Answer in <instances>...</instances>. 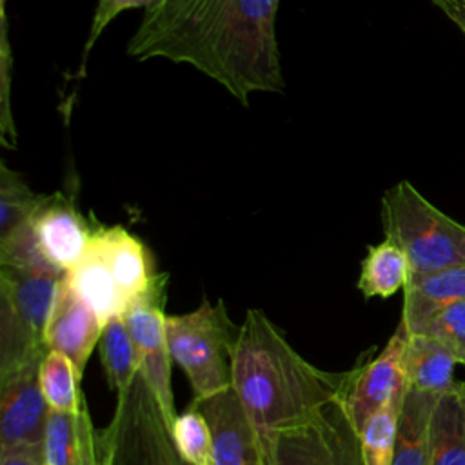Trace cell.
Segmentation results:
<instances>
[{
  "label": "cell",
  "mask_w": 465,
  "mask_h": 465,
  "mask_svg": "<svg viewBox=\"0 0 465 465\" xmlns=\"http://www.w3.org/2000/svg\"><path fill=\"white\" fill-rule=\"evenodd\" d=\"M280 0H160L145 9L129 40L136 60L189 64L243 105L249 94L282 93L276 40Z\"/></svg>",
  "instance_id": "6da1fadb"
},
{
  "label": "cell",
  "mask_w": 465,
  "mask_h": 465,
  "mask_svg": "<svg viewBox=\"0 0 465 465\" xmlns=\"http://www.w3.org/2000/svg\"><path fill=\"white\" fill-rule=\"evenodd\" d=\"M347 372L305 360L260 309H249L234 340L231 387L265 440L343 400Z\"/></svg>",
  "instance_id": "7a4b0ae2"
},
{
  "label": "cell",
  "mask_w": 465,
  "mask_h": 465,
  "mask_svg": "<svg viewBox=\"0 0 465 465\" xmlns=\"http://www.w3.org/2000/svg\"><path fill=\"white\" fill-rule=\"evenodd\" d=\"M65 278L105 325L124 316L162 274L153 271L151 256L140 238L122 225H98L85 256L65 272Z\"/></svg>",
  "instance_id": "3957f363"
},
{
  "label": "cell",
  "mask_w": 465,
  "mask_h": 465,
  "mask_svg": "<svg viewBox=\"0 0 465 465\" xmlns=\"http://www.w3.org/2000/svg\"><path fill=\"white\" fill-rule=\"evenodd\" d=\"M385 238L407 256L411 272L465 265V225L434 207L407 180L381 198Z\"/></svg>",
  "instance_id": "277c9868"
},
{
  "label": "cell",
  "mask_w": 465,
  "mask_h": 465,
  "mask_svg": "<svg viewBox=\"0 0 465 465\" xmlns=\"http://www.w3.org/2000/svg\"><path fill=\"white\" fill-rule=\"evenodd\" d=\"M94 229L71 196L42 194L27 222L0 240V265L69 272L87 252Z\"/></svg>",
  "instance_id": "5b68a950"
},
{
  "label": "cell",
  "mask_w": 465,
  "mask_h": 465,
  "mask_svg": "<svg viewBox=\"0 0 465 465\" xmlns=\"http://www.w3.org/2000/svg\"><path fill=\"white\" fill-rule=\"evenodd\" d=\"M64 276L0 265V376L40 361L49 351L45 327Z\"/></svg>",
  "instance_id": "8992f818"
},
{
  "label": "cell",
  "mask_w": 465,
  "mask_h": 465,
  "mask_svg": "<svg viewBox=\"0 0 465 465\" xmlns=\"http://www.w3.org/2000/svg\"><path fill=\"white\" fill-rule=\"evenodd\" d=\"M173 361L185 372L194 400L209 398L231 387V360L238 327L229 320L222 300L207 298L183 314L165 318Z\"/></svg>",
  "instance_id": "52a82bcc"
},
{
  "label": "cell",
  "mask_w": 465,
  "mask_h": 465,
  "mask_svg": "<svg viewBox=\"0 0 465 465\" xmlns=\"http://www.w3.org/2000/svg\"><path fill=\"white\" fill-rule=\"evenodd\" d=\"M267 465H365L341 400L265 440Z\"/></svg>",
  "instance_id": "ba28073f"
},
{
  "label": "cell",
  "mask_w": 465,
  "mask_h": 465,
  "mask_svg": "<svg viewBox=\"0 0 465 465\" xmlns=\"http://www.w3.org/2000/svg\"><path fill=\"white\" fill-rule=\"evenodd\" d=\"M102 445L131 458V465H189L178 454L171 432L143 380L118 401L113 423L100 432Z\"/></svg>",
  "instance_id": "9c48e42d"
},
{
  "label": "cell",
  "mask_w": 465,
  "mask_h": 465,
  "mask_svg": "<svg viewBox=\"0 0 465 465\" xmlns=\"http://www.w3.org/2000/svg\"><path fill=\"white\" fill-rule=\"evenodd\" d=\"M165 283L167 274H162V278L147 294L129 305V309L124 312V320L136 345L140 378L156 401L160 414L171 432L178 414L174 411V396L171 389L173 358L165 332Z\"/></svg>",
  "instance_id": "30bf717a"
},
{
  "label": "cell",
  "mask_w": 465,
  "mask_h": 465,
  "mask_svg": "<svg viewBox=\"0 0 465 465\" xmlns=\"http://www.w3.org/2000/svg\"><path fill=\"white\" fill-rule=\"evenodd\" d=\"M409 331L400 322L385 347L369 361L351 369L343 394V409L360 434L365 423L383 409L405 385V347Z\"/></svg>",
  "instance_id": "8fae6325"
},
{
  "label": "cell",
  "mask_w": 465,
  "mask_h": 465,
  "mask_svg": "<svg viewBox=\"0 0 465 465\" xmlns=\"http://www.w3.org/2000/svg\"><path fill=\"white\" fill-rule=\"evenodd\" d=\"M213 436V465H267L265 445L232 387L191 401Z\"/></svg>",
  "instance_id": "7c38bea8"
},
{
  "label": "cell",
  "mask_w": 465,
  "mask_h": 465,
  "mask_svg": "<svg viewBox=\"0 0 465 465\" xmlns=\"http://www.w3.org/2000/svg\"><path fill=\"white\" fill-rule=\"evenodd\" d=\"M40 361L0 376V450L44 443L51 409L40 389Z\"/></svg>",
  "instance_id": "4fadbf2b"
},
{
  "label": "cell",
  "mask_w": 465,
  "mask_h": 465,
  "mask_svg": "<svg viewBox=\"0 0 465 465\" xmlns=\"http://www.w3.org/2000/svg\"><path fill=\"white\" fill-rule=\"evenodd\" d=\"M102 331L104 323L93 307L64 276L58 283L45 327L47 349L65 354L82 376L93 349L102 338Z\"/></svg>",
  "instance_id": "5bb4252c"
},
{
  "label": "cell",
  "mask_w": 465,
  "mask_h": 465,
  "mask_svg": "<svg viewBox=\"0 0 465 465\" xmlns=\"http://www.w3.org/2000/svg\"><path fill=\"white\" fill-rule=\"evenodd\" d=\"M465 300V265L432 272H411L403 287L401 323L409 334L420 332L445 307Z\"/></svg>",
  "instance_id": "9a60e30c"
},
{
  "label": "cell",
  "mask_w": 465,
  "mask_h": 465,
  "mask_svg": "<svg viewBox=\"0 0 465 465\" xmlns=\"http://www.w3.org/2000/svg\"><path fill=\"white\" fill-rule=\"evenodd\" d=\"M44 450L47 465H104L100 432L91 423L87 403L76 412L49 411Z\"/></svg>",
  "instance_id": "2e32d148"
},
{
  "label": "cell",
  "mask_w": 465,
  "mask_h": 465,
  "mask_svg": "<svg viewBox=\"0 0 465 465\" xmlns=\"http://www.w3.org/2000/svg\"><path fill=\"white\" fill-rule=\"evenodd\" d=\"M456 358L452 352L436 338L427 334H409L405 347V378L407 385L440 396L454 387V365Z\"/></svg>",
  "instance_id": "e0dca14e"
},
{
  "label": "cell",
  "mask_w": 465,
  "mask_h": 465,
  "mask_svg": "<svg viewBox=\"0 0 465 465\" xmlns=\"http://www.w3.org/2000/svg\"><path fill=\"white\" fill-rule=\"evenodd\" d=\"M430 465H465L463 381L436 398L430 416Z\"/></svg>",
  "instance_id": "ac0fdd59"
},
{
  "label": "cell",
  "mask_w": 465,
  "mask_h": 465,
  "mask_svg": "<svg viewBox=\"0 0 465 465\" xmlns=\"http://www.w3.org/2000/svg\"><path fill=\"white\" fill-rule=\"evenodd\" d=\"M436 398L407 385L391 465H430V416Z\"/></svg>",
  "instance_id": "d6986e66"
},
{
  "label": "cell",
  "mask_w": 465,
  "mask_h": 465,
  "mask_svg": "<svg viewBox=\"0 0 465 465\" xmlns=\"http://www.w3.org/2000/svg\"><path fill=\"white\" fill-rule=\"evenodd\" d=\"M100 361L109 387L118 401H125L140 376L136 345L124 316H116L104 325L100 338Z\"/></svg>",
  "instance_id": "ffe728a7"
},
{
  "label": "cell",
  "mask_w": 465,
  "mask_h": 465,
  "mask_svg": "<svg viewBox=\"0 0 465 465\" xmlns=\"http://www.w3.org/2000/svg\"><path fill=\"white\" fill-rule=\"evenodd\" d=\"M411 274L405 252L391 240L367 249L361 262L358 289L365 298H389L405 287Z\"/></svg>",
  "instance_id": "44dd1931"
},
{
  "label": "cell",
  "mask_w": 465,
  "mask_h": 465,
  "mask_svg": "<svg viewBox=\"0 0 465 465\" xmlns=\"http://www.w3.org/2000/svg\"><path fill=\"white\" fill-rule=\"evenodd\" d=\"M38 380L42 394L51 411L76 412L85 403L80 391L82 376L65 354L47 351L40 361Z\"/></svg>",
  "instance_id": "7402d4cb"
},
{
  "label": "cell",
  "mask_w": 465,
  "mask_h": 465,
  "mask_svg": "<svg viewBox=\"0 0 465 465\" xmlns=\"http://www.w3.org/2000/svg\"><path fill=\"white\" fill-rule=\"evenodd\" d=\"M405 391H407V385L398 394H394V398L383 409H380L361 429L360 445H361V456L365 465L392 463Z\"/></svg>",
  "instance_id": "603a6c76"
},
{
  "label": "cell",
  "mask_w": 465,
  "mask_h": 465,
  "mask_svg": "<svg viewBox=\"0 0 465 465\" xmlns=\"http://www.w3.org/2000/svg\"><path fill=\"white\" fill-rule=\"evenodd\" d=\"M42 194L35 193L25 180L0 163V240L18 231L36 209Z\"/></svg>",
  "instance_id": "cb8c5ba5"
},
{
  "label": "cell",
  "mask_w": 465,
  "mask_h": 465,
  "mask_svg": "<svg viewBox=\"0 0 465 465\" xmlns=\"http://www.w3.org/2000/svg\"><path fill=\"white\" fill-rule=\"evenodd\" d=\"M173 443L189 465H213V436L205 416L189 405L171 427Z\"/></svg>",
  "instance_id": "d4e9b609"
},
{
  "label": "cell",
  "mask_w": 465,
  "mask_h": 465,
  "mask_svg": "<svg viewBox=\"0 0 465 465\" xmlns=\"http://www.w3.org/2000/svg\"><path fill=\"white\" fill-rule=\"evenodd\" d=\"M420 332L441 341L456 361L465 365V300L440 311Z\"/></svg>",
  "instance_id": "484cf974"
},
{
  "label": "cell",
  "mask_w": 465,
  "mask_h": 465,
  "mask_svg": "<svg viewBox=\"0 0 465 465\" xmlns=\"http://www.w3.org/2000/svg\"><path fill=\"white\" fill-rule=\"evenodd\" d=\"M158 2L160 0H98L96 2V9H94V16H93V24H91V29H89V36H87V42L84 45V56H82L78 76H84V73H85V60H87L94 42L98 40L102 31L109 25V22L114 16H118L122 11H127V9H136V7L149 9L154 4H158Z\"/></svg>",
  "instance_id": "4316f807"
},
{
  "label": "cell",
  "mask_w": 465,
  "mask_h": 465,
  "mask_svg": "<svg viewBox=\"0 0 465 465\" xmlns=\"http://www.w3.org/2000/svg\"><path fill=\"white\" fill-rule=\"evenodd\" d=\"M0 465H47L44 443L0 450Z\"/></svg>",
  "instance_id": "83f0119b"
},
{
  "label": "cell",
  "mask_w": 465,
  "mask_h": 465,
  "mask_svg": "<svg viewBox=\"0 0 465 465\" xmlns=\"http://www.w3.org/2000/svg\"><path fill=\"white\" fill-rule=\"evenodd\" d=\"M465 35V0H432Z\"/></svg>",
  "instance_id": "f1b7e54d"
},
{
  "label": "cell",
  "mask_w": 465,
  "mask_h": 465,
  "mask_svg": "<svg viewBox=\"0 0 465 465\" xmlns=\"http://www.w3.org/2000/svg\"><path fill=\"white\" fill-rule=\"evenodd\" d=\"M463 389H465V381H463Z\"/></svg>",
  "instance_id": "f546056e"
}]
</instances>
